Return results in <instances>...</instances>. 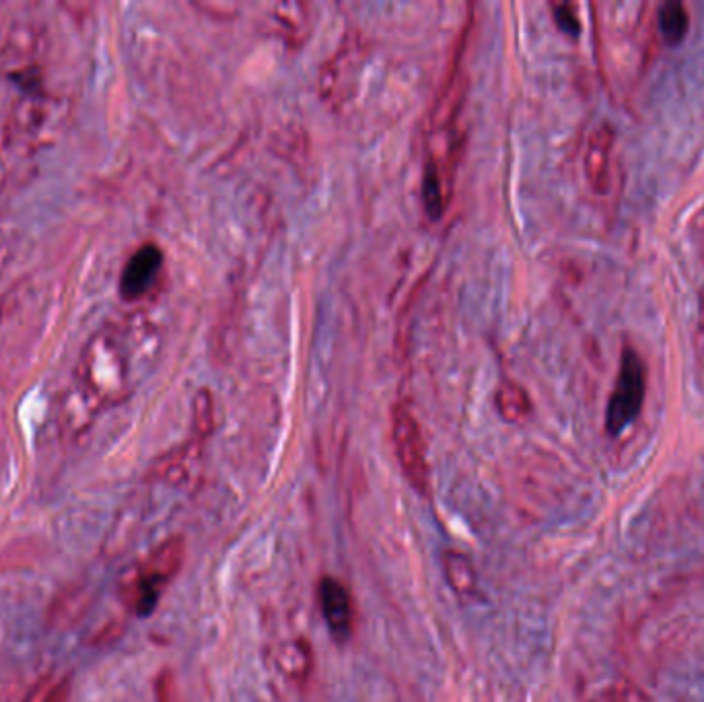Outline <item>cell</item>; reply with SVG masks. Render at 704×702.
Instances as JSON below:
<instances>
[{
	"label": "cell",
	"mask_w": 704,
	"mask_h": 702,
	"mask_svg": "<svg viewBox=\"0 0 704 702\" xmlns=\"http://www.w3.org/2000/svg\"><path fill=\"white\" fill-rule=\"evenodd\" d=\"M153 334V327L138 318L100 330L81 353L74 381L85 388L102 408L122 404L135 390L137 365L132 360L142 365L155 350Z\"/></svg>",
	"instance_id": "obj_1"
},
{
	"label": "cell",
	"mask_w": 704,
	"mask_h": 702,
	"mask_svg": "<svg viewBox=\"0 0 704 702\" xmlns=\"http://www.w3.org/2000/svg\"><path fill=\"white\" fill-rule=\"evenodd\" d=\"M186 561V540L172 536L151 550L140 563L128 568L120 579L124 606L138 618L151 617L168 585Z\"/></svg>",
	"instance_id": "obj_2"
},
{
	"label": "cell",
	"mask_w": 704,
	"mask_h": 702,
	"mask_svg": "<svg viewBox=\"0 0 704 702\" xmlns=\"http://www.w3.org/2000/svg\"><path fill=\"white\" fill-rule=\"evenodd\" d=\"M50 54V32L42 21H18L0 46V70L18 87L21 95L46 93V67Z\"/></svg>",
	"instance_id": "obj_3"
},
{
	"label": "cell",
	"mask_w": 704,
	"mask_h": 702,
	"mask_svg": "<svg viewBox=\"0 0 704 702\" xmlns=\"http://www.w3.org/2000/svg\"><path fill=\"white\" fill-rule=\"evenodd\" d=\"M69 105L65 97L53 93L21 95L11 105L4 138L19 153H34L53 145L65 128Z\"/></svg>",
	"instance_id": "obj_4"
},
{
	"label": "cell",
	"mask_w": 704,
	"mask_h": 702,
	"mask_svg": "<svg viewBox=\"0 0 704 702\" xmlns=\"http://www.w3.org/2000/svg\"><path fill=\"white\" fill-rule=\"evenodd\" d=\"M647 394V365L631 344L622 346L614 390L605 408V430L616 437L638 418Z\"/></svg>",
	"instance_id": "obj_5"
},
{
	"label": "cell",
	"mask_w": 704,
	"mask_h": 702,
	"mask_svg": "<svg viewBox=\"0 0 704 702\" xmlns=\"http://www.w3.org/2000/svg\"><path fill=\"white\" fill-rule=\"evenodd\" d=\"M367 58V44L359 34L344 37L341 48L327 60L320 72V95L322 102L334 112L343 110L357 93L362 65Z\"/></svg>",
	"instance_id": "obj_6"
},
{
	"label": "cell",
	"mask_w": 704,
	"mask_h": 702,
	"mask_svg": "<svg viewBox=\"0 0 704 702\" xmlns=\"http://www.w3.org/2000/svg\"><path fill=\"white\" fill-rule=\"evenodd\" d=\"M392 441H394L397 463L406 480L411 482V486L420 495H429L430 470L427 462V446H425L418 421L406 406H395L392 412Z\"/></svg>",
	"instance_id": "obj_7"
},
{
	"label": "cell",
	"mask_w": 704,
	"mask_h": 702,
	"mask_svg": "<svg viewBox=\"0 0 704 702\" xmlns=\"http://www.w3.org/2000/svg\"><path fill=\"white\" fill-rule=\"evenodd\" d=\"M165 256L157 243H145L126 262L120 275L122 299L128 303L140 301L155 289L157 280L163 273Z\"/></svg>",
	"instance_id": "obj_8"
},
{
	"label": "cell",
	"mask_w": 704,
	"mask_h": 702,
	"mask_svg": "<svg viewBox=\"0 0 704 702\" xmlns=\"http://www.w3.org/2000/svg\"><path fill=\"white\" fill-rule=\"evenodd\" d=\"M318 601L332 636L344 643L355 633V603L348 587L336 577H322L318 583Z\"/></svg>",
	"instance_id": "obj_9"
},
{
	"label": "cell",
	"mask_w": 704,
	"mask_h": 702,
	"mask_svg": "<svg viewBox=\"0 0 704 702\" xmlns=\"http://www.w3.org/2000/svg\"><path fill=\"white\" fill-rule=\"evenodd\" d=\"M616 145V133L608 122H601L591 130L585 149V177L596 194H605L612 175V153Z\"/></svg>",
	"instance_id": "obj_10"
},
{
	"label": "cell",
	"mask_w": 704,
	"mask_h": 702,
	"mask_svg": "<svg viewBox=\"0 0 704 702\" xmlns=\"http://www.w3.org/2000/svg\"><path fill=\"white\" fill-rule=\"evenodd\" d=\"M203 444L205 441H198V439L192 437L186 446L177 447L170 453L161 456L153 463V468L149 472V479L165 482V484H172V486L188 484L192 474H194V468L200 462Z\"/></svg>",
	"instance_id": "obj_11"
},
{
	"label": "cell",
	"mask_w": 704,
	"mask_h": 702,
	"mask_svg": "<svg viewBox=\"0 0 704 702\" xmlns=\"http://www.w3.org/2000/svg\"><path fill=\"white\" fill-rule=\"evenodd\" d=\"M276 669L295 684H305L315 668V657L310 641L291 638L282 643L275 655Z\"/></svg>",
	"instance_id": "obj_12"
},
{
	"label": "cell",
	"mask_w": 704,
	"mask_h": 702,
	"mask_svg": "<svg viewBox=\"0 0 704 702\" xmlns=\"http://www.w3.org/2000/svg\"><path fill=\"white\" fill-rule=\"evenodd\" d=\"M100 411H102V406L97 404V400L74 381L70 385L69 392L62 398V408H60L62 427L72 435H81L83 430L91 427V423L95 421Z\"/></svg>",
	"instance_id": "obj_13"
},
{
	"label": "cell",
	"mask_w": 704,
	"mask_h": 702,
	"mask_svg": "<svg viewBox=\"0 0 704 702\" xmlns=\"http://www.w3.org/2000/svg\"><path fill=\"white\" fill-rule=\"evenodd\" d=\"M443 575L451 591L462 601H474L478 598V575L472 561L464 552L458 550H446L443 552Z\"/></svg>",
	"instance_id": "obj_14"
},
{
	"label": "cell",
	"mask_w": 704,
	"mask_h": 702,
	"mask_svg": "<svg viewBox=\"0 0 704 702\" xmlns=\"http://www.w3.org/2000/svg\"><path fill=\"white\" fill-rule=\"evenodd\" d=\"M275 21L285 42L297 48L311 32V7L305 2H280L275 7Z\"/></svg>",
	"instance_id": "obj_15"
},
{
	"label": "cell",
	"mask_w": 704,
	"mask_h": 702,
	"mask_svg": "<svg viewBox=\"0 0 704 702\" xmlns=\"http://www.w3.org/2000/svg\"><path fill=\"white\" fill-rule=\"evenodd\" d=\"M495 404L500 418L511 425H521L532 416L533 406L530 395L519 383L509 379L498 385Z\"/></svg>",
	"instance_id": "obj_16"
},
{
	"label": "cell",
	"mask_w": 704,
	"mask_h": 702,
	"mask_svg": "<svg viewBox=\"0 0 704 702\" xmlns=\"http://www.w3.org/2000/svg\"><path fill=\"white\" fill-rule=\"evenodd\" d=\"M688 30H690V15L682 2L670 0L659 7V32L666 44L670 46L682 44L686 39Z\"/></svg>",
	"instance_id": "obj_17"
},
{
	"label": "cell",
	"mask_w": 704,
	"mask_h": 702,
	"mask_svg": "<svg viewBox=\"0 0 704 702\" xmlns=\"http://www.w3.org/2000/svg\"><path fill=\"white\" fill-rule=\"evenodd\" d=\"M192 411V437L198 441H207L208 435L215 428V404L208 390H200L196 394Z\"/></svg>",
	"instance_id": "obj_18"
},
{
	"label": "cell",
	"mask_w": 704,
	"mask_h": 702,
	"mask_svg": "<svg viewBox=\"0 0 704 702\" xmlns=\"http://www.w3.org/2000/svg\"><path fill=\"white\" fill-rule=\"evenodd\" d=\"M69 688V680H60V682L44 680V682L35 686L25 702H67Z\"/></svg>",
	"instance_id": "obj_19"
},
{
	"label": "cell",
	"mask_w": 704,
	"mask_h": 702,
	"mask_svg": "<svg viewBox=\"0 0 704 702\" xmlns=\"http://www.w3.org/2000/svg\"><path fill=\"white\" fill-rule=\"evenodd\" d=\"M552 13H554V21L561 27V32L577 37L581 34V19L577 15L575 4L570 2H554L552 4Z\"/></svg>",
	"instance_id": "obj_20"
},
{
	"label": "cell",
	"mask_w": 704,
	"mask_h": 702,
	"mask_svg": "<svg viewBox=\"0 0 704 702\" xmlns=\"http://www.w3.org/2000/svg\"><path fill=\"white\" fill-rule=\"evenodd\" d=\"M157 702H180V692H177V682L173 676L172 669H163L157 676L155 682Z\"/></svg>",
	"instance_id": "obj_21"
},
{
	"label": "cell",
	"mask_w": 704,
	"mask_h": 702,
	"mask_svg": "<svg viewBox=\"0 0 704 702\" xmlns=\"http://www.w3.org/2000/svg\"><path fill=\"white\" fill-rule=\"evenodd\" d=\"M690 241L704 266V205L690 219Z\"/></svg>",
	"instance_id": "obj_22"
}]
</instances>
